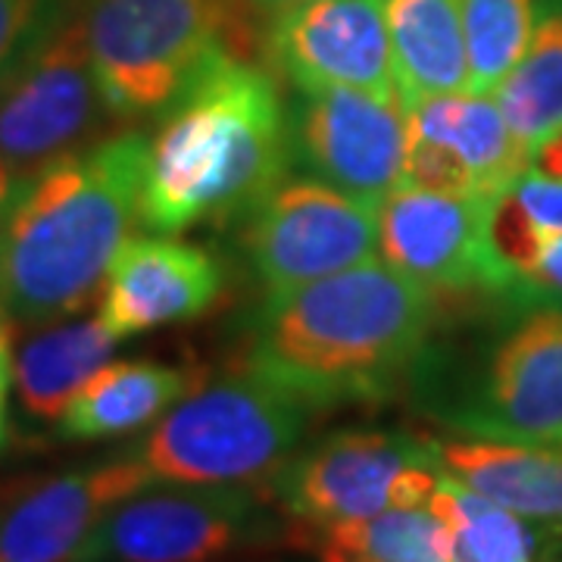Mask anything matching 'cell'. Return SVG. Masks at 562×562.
Segmentation results:
<instances>
[{
  "label": "cell",
  "instance_id": "6da1fadb",
  "mask_svg": "<svg viewBox=\"0 0 562 562\" xmlns=\"http://www.w3.org/2000/svg\"><path fill=\"white\" fill-rule=\"evenodd\" d=\"M438 294L387 262H362L266 294L241 369L310 409L387 401L431 341Z\"/></svg>",
  "mask_w": 562,
  "mask_h": 562
},
{
  "label": "cell",
  "instance_id": "7a4b0ae2",
  "mask_svg": "<svg viewBox=\"0 0 562 562\" xmlns=\"http://www.w3.org/2000/svg\"><path fill=\"white\" fill-rule=\"evenodd\" d=\"M291 120L279 81L238 50L206 63L150 138L140 225L179 235L241 222L284 179Z\"/></svg>",
  "mask_w": 562,
  "mask_h": 562
},
{
  "label": "cell",
  "instance_id": "3957f363",
  "mask_svg": "<svg viewBox=\"0 0 562 562\" xmlns=\"http://www.w3.org/2000/svg\"><path fill=\"white\" fill-rule=\"evenodd\" d=\"M150 138L120 132L25 179L0 260V313L50 325L81 313L140 222Z\"/></svg>",
  "mask_w": 562,
  "mask_h": 562
},
{
  "label": "cell",
  "instance_id": "277c9868",
  "mask_svg": "<svg viewBox=\"0 0 562 562\" xmlns=\"http://www.w3.org/2000/svg\"><path fill=\"white\" fill-rule=\"evenodd\" d=\"M475 347H425L409 387L428 419L462 438L562 447V303L506 301Z\"/></svg>",
  "mask_w": 562,
  "mask_h": 562
},
{
  "label": "cell",
  "instance_id": "5b68a950",
  "mask_svg": "<svg viewBox=\"0 0 562 562\" xmlns=\"http://www.w3.org/2000/svg\"><path fill=\"white\" fill-rule=\"evenodd\" d=\"M247 0H81L91 66L113 120L162 116L225 50L244 54Z\"/></svg>",
  "mask_w": 562,
  "mask_h": 562
},
{
  "label": "cell",
  "instance_id": "8992f818",
  "mask_svg": "<svg viewBox=\"0 0 562 562\" xmlns=\"http://www.w3.org/2000/svg\"><path fill=\"white\" fill-rule=\"evenodd\" d=\"M316 409L257 375H225L176 403L128 453L157 479L262 484L294 457Z\"/></svg>",
  "mask_w": 562,
  "mask_h": 562
},
{
  "label": "cell",
  "instance_id": "52a82bcc",
  "mask_svg": "<svg viewBox=\"0 0 562 562\" xmlns=\"http://www.w3.org/2000/svg\"><path fill=\"white\" fill-rule=\"evenodd\" d=\"M441 479L431 438L347 428L294 453L262 482V491L297 528H322L384 509L428 506Z\"/></svg>",
  "mask_w": 562,
  "mask_h": 562
},
{
  "label": "cell",
  "instance_id": "ba28073f",
  "mask_svg": "<svg viewBox=\"0 0 562 562\" xmlns=\"http://www.w3.org/2000/svg\"><path fill=\"white\" fill-rule=\"evenodd\" d=\"M272 513L254 484L150 482L103 516L79 562H220L281 541Z\"/></svg>",
  "mask_w": 562,
  "mask_h": 562
},
{
  "label": "cell",
  "instance_id": "9c48e42d",
  "mask_svg": "<svg viewBox=\"0 0 562 562\" xmlns=\"http://www.w3.org/2000/svg\"><path fill=\"white\" fill-rule=\"evenodd\" d=\"M113 120L91 66L81 0L0 81V160L29 179L103 140Z\"/></svg>",
  "mask_w": 562,
  "mask_h": 562
},
{
  "label": "cell",
  "instance_id": "30bf717a",
  "mask_svg": "<svg viewBox=\"0 0 562 562\" xmlns=\"http://www.w3.org/2000/svg\"><path fill=\"white\" fill-rule=\"evenodd\" d=\"M241 222L244 260L262 294L362 266L379 244L375 206L313 176L281 179Z\"/></svg>",
  "mask_w": 562,
  "mask_h": 562
},
{
  "label": "cell",
  "instance_id": "8fae6325",
  "mask_svg": "<svg viewBox=\"0 0 562 562\" xmlns=\"http://www.w3.org/2000/svg\"><path fill=\"white\" fill-rule=\"evenodd\" d=\"M291 154L313 179L382 206L403 184L409 116L401 101L360 88L297 91L288 106Z\"/></svg>",
  "mask_w": 562,
  "mask_h": 562
},
{
  "label": "cell",
  "instance_id": "7c38bea8",
  "mask_svg": "<svg viewBox=\"0 0 562 562\" xmlns=\"http://www.w3.org/2000/svg\"><path fill=\"white\" fill-rule=\"evenodd\" d=\"M262 54L272 76L297 91L360 88L401 101L384 0L288 3L269 13Z\"/></svg>",
  "mask_w": 562,
  "mask_h": 562
},
{
  "label": "cell",
  "instance_id": "4fadbf2b",
  "mask_svg": "<svg viewBox=\"0 0 562 562\" xmlns=\"http://www.w3.org/2000/svg\"><path fill=\"white\" fill-rule=\"evenodd\" d=\"M491 203L401 184L379 206L382 262L431 294L506 297L513 281L491 247Z\"/></svg>",
  "mask_w": 562,
  "mask_h": 562
},
{
  "label": "cell",
  "instance_id": "5bb4252c",
  "mask_svg": "<svg viewBox=\"0 0 562 562\" xmlns=\"http://www.w3.org/2000/svg\"><path fill=\"white\" fill-rule=\"evenodd\" d=\"M409 147L403 184L494 203L531 157L516 140L494 94H441L406 110Z\"/></svg>",
  "mask_w": 562,
  "mask_h": 562
},
{
  "label": "cell",
  "instance_id": "9a60e30c",
  "mask_svg": "<svg viewBox=\"0 0 562 562\" xmlns=\"http://www.w3.org/2000/svg\"><path fill=\"white\" fill-rule=\"evenodd\" d=\"M150 482L157 479L125 453L0 497V562H79L103 516Z\"/></svg>",
  "mask_w": 562,
  "mask_h": 562
},
{
  "label": "cell",
  "instance_id": "2e32d148",
  "mask_svg": "<svg viewBox=\"0 0 562 562\" xmlns=\"http://www.w3.org/2000/svg\"><path fill=\"white\" fill-rule=\"evenodd\" d=\"M222 291L225 269L210 250L169 235L128 238L106 269L98 316L122 341L198 319L220 303Z\"/></svg>",
  "mask_w": 562,
  "mask_h": 562
},
{
  "label": "cell",
  "instance_id": "e0dca14e",
  "mask_svg": "<svg viewBox=\"0 0 562 562\" xmlns=\"http://www.w3.org/2000/svg\"><path fill=\"white\" fill-rule=\"evenodd\" d=\"M201 372L154 360L106 362L57 419L63 441H106L162 419L201 387Z\"/></svg>",
  "mask_w": 562,
  "mask_h": 562
},
{
  "label": "cell",
  "instance_id": "ac0fdd59",
  "mask_svg": "<svg viewBox=\"0 0 562 562\" xmlns=\"http://www.w3.org/2000/svg\"><path fill=\"white\" fill-rule=\"evenodd\" d=\"M443 475L525 519L562 522V450L553 443L435 441Z\"/></svg>",
  "mask_w": 562,
  "mask_h": 562
},
{
  "label": "cell",
  "instance_id": "d6986e66",
  "mask_svg": "<svg viewBox=\"0 0 562 562\" xmlns=\"http://www.w3.org/2000/svg\"><path fill=\"white\" fill-rule=\"evenodd\" d=\"M384 13L406 110L469 91L462 0H384Z\"/></svg>",
  "mask_w": 562,
  "mask_h": 562
},
{
  "label": "cell",
  "instance_id": "ffe728a7",
  "mask_svg": "<svg viewBox=\"0 0 562 562\" xmlns=\"http://www.w3.org/2000/svg\"><path fill=\"white\" fill-rule=\"evenodd\" d=\"M120 338L101 316L44 328L16 353V391L22 409L57 422L69 401L110 362Z\"/></svg>",
  "mask_w": 562,
  "mask_h": 562
},
{
  "label": "cell",
  "instance_id": "44dd1931",
  "mask_svg": "<svg viewBox=\"0 0 562 562\" xmlns=\"http://www.w3.org/2000/svg\"><path fill=\"white\" fill-rule=\"evenodd\" d=\"M450 531L453 562H553L562 522H538L443 475L428 503Z\"/></svg>",
  "mask_w": 562,
  "mask_h": 562
},
{
  "label": "cell",
  "instance_id": "7402d4cb",
  "mask_svg": "<svg viewBox=\"0 0 562 562\" xmlns=\"http://www.w3.org/2000/svg\"><path fill=\"white\" fill-rule=\"evenodd\" d=\"M297 531L319 562H453L450 531L431 506L384 509Z\"/></svg>",
  "mask_w": 562,
  "mask_h": 562
},
{
  "label": "cell",
  "instance_id": "603a6c76",
  "mask_svg": "<svg viewBox=\"0 0 562 562\" xmlns=\"http://www.w3.org/2000/svg\"><path fill=\"white\" fill-rule=\"evenodd\" d=\"M516 140L531 157L562 128V0H541L522 60L494 91Z\"/></svg>",
  "mask_w": 562,
  "mask_h": 562
},
{
  "label": "cell",
  "instance_id": "cb8c5ba5",
  "mask_svg": "<svg viewBox=\"0 0 562 562\" xmlns=\"http://www.w3.org/2000/svg\"><path fill=\"white\" fill-rule=\"evenodd\" d=\"M541 0H462L469 91L494 94L522 60Z\"/></svg>",
  "mask_w": 562,
  "mask_h": 562
},
{
  "label": "cell",
  "instance_id": "d4e9b609",
  "mask_svg": "<svg viewBox=\"0 0 562 562\" xmlns=\"http://www.w3.org/2000/svg\"><path fill=\"white\" fill-rule=\"evenodd\" d=\"M491 247L513 281L501 301L562 303V232H541L506 201L491 203Z\"/></svg>",
  "mask_w": 562,
  "mask_h": 562
},
{
  "label": "cell",
  "instance_id": "484cf974",
  "mask_svg": "<svg viewBox=\"0 0 562 562\" xmlns=\"http://www.w3.org/2000/svg\"><path fill=\"white\" fill-rule=\"evenodd\" d=\"M79 0H0V81L47 38Z\"/></svg>",
  "mask_w": 562,
  "mask_h": 562
},
{
  "label": "cell",
  "instance_id": "4316f807",
  "mask_svg": "<svg viewBox=\"0 0 562 562\" xmlns=\"http://www.w3.org/2000/svg\"><path fill=\"white\" fill-rule=\"evenodd\" d=\"M16 384V357H13V322L0 313V450L7 443V401Z\"/></svg>",
  "mask_w": 562,
  "mask_h": 562
},
{
  "label": "cell",
  "instance_id": "83f0119b",
  "mask_svg": "<svg viewBox=\"0 0 562 562\" xmlns=\"http://www.w3.org/2000/svg\"><path fill=\"white\" fill-rule=\"evenodd\" d=\"M25 179L16 176L7 162L0 160V260H3V247H7V235H10V222L16 213V203L22 198Z\"/></svg>",
  "mask_w": 562,
  "mask_h": 562
},
{
  "label": "cell",
  "instance_id": "f1b7e54d",
  "mask_svg": "<svg viewBox=\"0 0 562 562\" xmlns=\"http://www.w3.org/2000/svg\"><path fill=\"white\" fill-rule=\"evenodd\" d=\"M531 169L547 176V179L562 181V128L557 135H550V138L543 140L541 147L531 154Z\"/></svg>",
  "mask_w": 562,
  "mask_h": 562
},
{
  "label": "cell",
  "instance_id": "f546056e",
  "mask_svg": "<svg viewBox=\"0 0 562 562\" xmlns=\"http://www.w3.org/2000/svg\"><path fill=\"white\" fill-rule=\"evenodd\" d=\"M250 7H257L262 13H276L281 7H288V3H301V0H247Z\"/></svg>",
  "mask_w": 562,
  "mask_h": 562
}]
</instances>
